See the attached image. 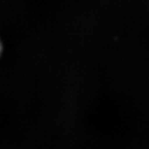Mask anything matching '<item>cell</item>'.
I'll use <instances>...</instances> for the list:
<instances>
[{
	"label": "cell",
	"mask_w": 149,
	"mask_h": 149,
	"mask_svg": "<svg viewBox=\"0 0 149 149\" xmlns=\"http://www.w3.org/2000/svg\"><path fill=\"white\" fill-rule=\"evenodd\" d=\"M127 35H128V33H127ZM126 44H127V41H126ZM125 48H126V45H125ZM124 50H125V49H124ZM119 52H120V55H121V54H122V55H123V52H120V50H119V52H117V53H119Z\"/></svg>",
	"instance_id": "obj_2"
},
{
	"label": "cell",
	"mask_w": 149,
	"mask_h": 149,
	"mask_svg": "<svg viewBox=\"0 0 149 149\" xmlns=\"http://www.w3.org/2000/svg\"><path fill=\"white\" fill-rule=\"evenodd\" d=\"M3 52V45H2V42L0 40V56L2 55V53Z\"/></svg>",
	"instance_id": "obj_1"
},
{
	"label": "cell",
	"mask_w": 149,
	"mask_h": 149,
	"mask_svg": "<svg viewBox=\"0 0 149 149\" xmlns=\"http://www.w3.org/2000/svg\"><path fill=\"white\" fill-rule=\"evenodd\" d=\"M126 54H127V52H126ZM125 57H126V55H125ZM124 61H125V58H124ZM123 63H124V61H123ZM122 68H123V67H122ZM121 70H122V69H121ZM121 72V71H120Z\"/></svg>",
	"instance_id": "obj_3"
}]
</instances>
